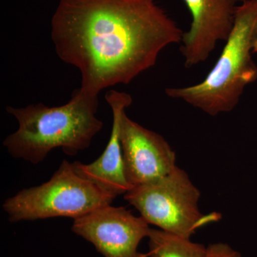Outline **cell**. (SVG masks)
Returning a JSON list of instances; mask_svg holds the SVG:
<instances>
[{"label": "cell", "instance_id": "cell-6", "mask_svg": "<svg viewBox=\"0 0 257 257\" xmlns=\"http://www.w3.org/2000/svg\"><path fill=\"white\" fill-rule=\"evenodd\" d=\"M72 231L92 243L104 257H147L138 252L151 228L143 216L111 204L74 219Z\"/></svg>", "mask_w": 257, "mask_h": 257}, {"label": "cell", "instance_id": "cell-3", "mask_svg": "<svg viewBox=\"0 0 257 257\" xmlns=\"http://www.w3.org/2000/svg\"><path fill=\"white\" fill-rule=\"evenodd\" d=\"M256 22L257 0H246L237 6L232 32L207 77L194 85L167 88V96L211 116L233 110L246 86L257 79V65L251 57Z\"/></svg>", "mask_w": 257, "mask_h": 257}, {"label": "cell", "instance_id": "cell-7", "mask_svg": "<svg viewBox=\"0 0 257 257\" xmlns=\"http://www.w3.org/2000/svg\"><path fill=\"white\" fill-rule=\"evenodd\" d=\"M119 139L124 175L132 188L154 182L170 173L176 155L165 139L128 117L119 120Z\"/></svg>", "mask_w": 257, "mask_h": 257}, {"label": "cell", "instance_id": "cell-2", "mask_svg": "<svg viewBox=\"0 0 257 257\" xmlns=\"http://www.w3.org/2000/svg\"><path fill=\"white\" fill-rule=\"evenodd\" d=\"M98 106V97L83 94L79 89L62 106L49 107L39 103L22 108L7 106V112L16 118L19 126L5 138L3 145L12 157L34 165L58 147L74 156L90 146L103 127L96 116Z\"/></svg>", "mask_w": 257, "mask_h": 257}, {"label": "cell", "instance_id": "cell-4", "mask_svg": "<svg viewBox=\"0 0 257 257\" xmlns=\"http://www.w3.org/2000/svg\"><path fill=\"white\" fill-rule=\"evenodd\" d=\"M115 197L81 177L63 160L48 182L24 189L3 203L10 222L55 217L74 219L109 205Z\"/></svg>", "mask_w": 257, "mask_h": 257}, {"label": "cell", "instance_id": "cell-12", "mask_svg": "<svg viewBox=\"0 0 257 257\" xmlns=\"http://www.w3.org/2000/svg\"><path fill=\"white\" fill-rule=\"evenodd\" d=\"M251 50H252V53H257V22L253 29L252 38H251Z\"/></svg>", "mask_w": 257, "mask_h": 257}, {"label": "cell", "instance_id": "cell-5", "mask_svg": "<svg viewBox=\"0 0 257 257\" xmlns=\"http://www.w3.org/2000/svg\"><path fill=\"white\" fill-rule=\"evenodd\" d=\"M199 197V189L177 167L165 177L134 187L124 194L125 200L149 224L187 239L199 228L221 218L216 212L202 214L198 207Z\"/></svg>", "mask_w": 257, "mask_h": 257}, {"label": "cell", "instance_id": "cell-8", "mask_svg": "<svg viewBox=\"0 0 257 257\" xmlns=\"http://www.w3.org/2000/svg\"><path fill=\"white\" fill-rule=\"evenodd\" d=\"M192 15L182 35L181 52L187 68L205 62L219 41L228 40L236 18L235 0H183Z\"/></svg>", "mask_w": 257, "mask_h": 257}, {"label": "cell", "instance_id": "cell-13", "mask_svg": "<svg viewBox=\"0 0 257 257\" xmlns=\"http://www.w3.org/2000/svg\"><path fill=\"white\" fill-rule=\"evenodd\" d=\"M235 1L236 2V3H243V2L246 1V0H235Z\"/></svg>", "mask_w": 257, "mask_h": 257}, {"label": "cell", "instance_id": "cell-9", "mask_svg": "<svg viewBox=\"0 0 257 257\" xmlns=\"http://www.w3.org/2000/svg\"><path fill=\"white\" fill-rule=\"evenodd\" d=\"M105 99L113 114L110 138L105 150L97 160L89 165L79 162L72 164L77 175L116 198L132 189L124 175L119 139V120L121 112L133 103V98L127 93L112 89L106 92Z\"/></svg>", "mask_w": 257, "mask_h": 257}, {"label": "cell", "instance_id": "cell-1", "mask_svg": "<svg viewBox=\"0 0 257 257\" xmlns=\"http://www.w3.org/2000/svg\"><path fill=\"white\" fill-rule=\"evenodd\" d=\"M51 25L57 56L79 69V90L94 97L153 67L184 34L155 0H60Z\"/></svg>", "mask_w": 257, "mask_h": 257}, {"label": "cell", "instance_id": "cell-11", "mask_svg": "<svg viewBox=\"0 0 257 257\" xmlns=\"http://www.w3.org/2000/svg\"><path fill=\"white\" fill-rule=\"evenodd\" d=\"M204 257H242L227 243H216L209 245Z\"/></svg>", "mask_w": 257, "mask_h": 257}, {"label": "cell", "instance_id": "cell-10", "mask_svg": "<svg viewBox=\"0 0 257 257\" xmlns=\"http://www.w3.org/2000/svg\"><path fill=\"white\" fill-rule=\"evenodd\" d=\"M148 238L147 257H204L207 249L201 243L162 229H151Z\"/></svg>", "mask_w": 257, "mask_h": 257}]
</instances>
